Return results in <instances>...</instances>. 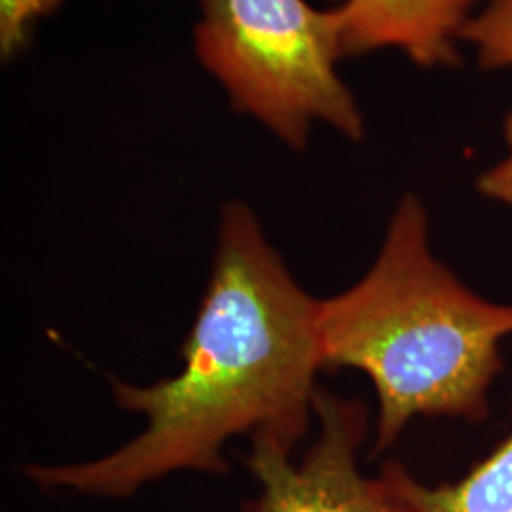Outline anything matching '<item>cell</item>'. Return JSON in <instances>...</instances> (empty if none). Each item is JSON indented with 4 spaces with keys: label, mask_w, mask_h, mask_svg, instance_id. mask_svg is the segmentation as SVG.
<instances>
[{
    "label": "cell",
    "mask_w": 512,
    "mask_h": 512,
    "mask_svg": "<svg viewBox=\"0 0 512 512\" xmlns=\"http://www.w3.org/2000/svg\"><path fill=\"white\" fill-rule=\"evenodd\" d=\"M319 302L294 281L255 213L226 203L183 368L148 385L110 378L114 403L145 416V431L103 458L23 473L42 490L120 499L181 471L226 475L224 446L239 435L293 454L323 370Z\"/></svg>",
    "instance_id": "1"
},
{
    "label": "cell",
    "mask_w": 512,
    "mask_h": 512,
    "mask_svg": "<svg viewBox=\"0 0 512 512\" xmlns=\"http://www.w3.org/2000/svg\"><path fill=\"white\" fill-rule=\"evenodd\" d=\"M317 325L323 370H361L376 389L378 456L414 418H488L512 304L476 294L431 253L425 207L408 194L370 270L319 302Z\"/></svg>",
    "instance_id": "2"
},
{
    "label": "cell",
    "mask_w": 512,
    "mask_h": 512,
    "mask_svg": "<svg viewBox=\"0 0 512 512\" xmlns=\"http://www.w3.org/2000/svg\"><path fill=\"white\" fill-rule=\"evenodd\" d=\"M196 50L203 65L287 145L306 147L313 120L349 139L363 137V116L336 74L344 57L336 10L306 0H200Z\"/></svg>",
    "instance_id": "3"
},
{
    "label": "cell",
    "mask_w": 512,
    "mask_h": 512,
    "mask_svg": "<svg viewBox=\"0 0 512 512\" xmlns=\"http://www.w3.org/2000/svg\"><path fill=\"white\" fill-rule=\"evenodd\" d=\"M313 412L319 435L298 463L274 440H251L243 461L260 490L239 512H416L385 465L378 476L359 469L357 452L368 435L361 399L319 387Z\"/></svg>",
    "instance_id": "4"
},
{
    "label": "cell",
    "mask_w": 512,
    "mask_h": 512,
    "mask_svg": "<svg viewBox=\"0 0 512 512\" xmlns=\"http://www.w3.org/2000/svg\"><path fill=\"white\" fill-rule=\"evenodd\" d=\"M340 2L344 57L401 48L421 67L456 65V38L476 0H334Z\"/></svg>",
    "instance_id": "5"
},
{
    "label": "cell",
    "mask_w": 512,
    "mask_h": 512,
    "mask_svg": "<svg viewBox=\"0 0 512 512\" xmlns=\"http://www.w3.org/2000/svg\"><path fill=\"white\" fill-rule=\"evenodd\" d=\"M384 465L416 512H512V431L454 482L429 486L395 459Z\"/></svg>",
    "instance_id": "6"
},
{
    "label": "cell",
    "mask_w": 512,
    "mask_h": 512,
    "mask_svg": "<svg viewBox=\"0 0 512 512\" xmlns=\"http://www.w3.org/2000/svg\"><path fill=\"white\" fill-rule=\"evenodd\" d=\"M461 38L475 44L482 67L512 65V0H488L478 16L465 23Z\"/></svg>",
    "instance_id": "7"
},
{
    "label": "cell",
    "mask_w": 512,
    "mask_h": 512,
    "mask_svg": "<svg viewBox=\"0 0 512 512\" xmlns=\"http://www.w3.org/2000/svg\"><path fill=\"white\" fill-rule=\"evenodd\" d=\"M61 0H0V42L4 55L19 50L38 18L48 16Z\"/></svg>",
    "instance_id": "8"
},
{
    "label": "cell",
    "mask_w": 512,
    "mask_h": 512,
    "mask_svg": "<svg viewBox=\"0 0 512 512\" xmlns=\"http://www.w3.org/2000/svg\"><path fill=\"white\" fill-rule=\"evenodd\" d=\"M505 139L509 145L507 158L484 171L476 181V188L486 198L507 203L512 207V112L505 120Z\"/></svg>",
    "instance_id": "9"
}]
</instances>
